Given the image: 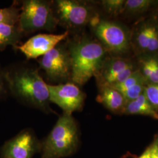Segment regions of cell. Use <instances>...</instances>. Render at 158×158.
I'll return each mask as SVG.
<instances>
[{"label": "cell", "mask_w": 158, "mask_h": 158, "mask_svg": "<svg viewBox=\"0 0 158 158\" xmlns=\"http://www.w3.org/2000/svg\"><path fill=\"white\" fill-rule=\"evenodd\" d=\"M4 73L8 93L17 100L44 113H53L47 83L37 69L12 64L4 69Z\"/></svg>", "instance_id": "cell-1"}, {"label": "cell", "mask_w": 158, "mask_h": 158, "mask_svg": "<svg viewBox=\"0 0 158 158\" xmlns=\"http://www.w3.org/2000/svg\"><path fill=\"white\" fill-rule=\"evenodd\" d=\"M66 42L72 59L71 81L83 85L102 69L106 49L100 42L87 38L73 37Z\"/></svg>", "instance_id": "cell-2"}, {"label": "cell", "mask_w": 158, "mask_h": 158, "mask_svg": "<svg viewBox=\"0 0 158 158\" xmlns=\"http://www.w3.org/2000/svg\"><path fill=\"white\" fill-rule=\"evenodd\" d=\"M79 143V128L75 119L72 114L63 113L41 142V158L68 157L76 151Z\"/></svg>", "instance_id": "cell-3"}, {"label": "cell", "mask_w": 158, "mask_h": 158, "mask_svg": "<svg viewBox=\"0 0 158 158\" xmlns=\"http://www.w3.org/2000/svg\"><path fill=\"white\" fill-rule=\"evenodd\" d=\"M17 25L23 35L39 31H55L59 25L52 1L42 0L23 1Z\"/></svg>", "instance_id": "cell-4"}, {"label": "cell", "mask_w": 158, "mask_h": 158, "mask_svg": "<svg viewBox=\"0 0 158 158\" xmlns=\"http://www.w3.org/2000/svg\"><path fill=\"white\" fill-rule=\"evenodd\" d=\"M38 62L49 81L58 84L71 81L72 64L66 40L40 57Z\"/></svg>", "instance_id": "cell-5"}, {"label": "cell", "mask_w": 158, "mask_h": 158, "mask_svg": "<svg viewBox=\"0 0 158 158\" xmlns=\"http://www.w3.org/2000/svg\"><path fill=\"white\" fill-rule=\"evenodd\" d=\"M52 4L58 25L66 29L69 34L82 28L94 17L90 8L82 1L56 0Z\"/></svg>", "instance_id": "cell-6"}, {"label": "cell", "mask_w": 158, "mask_h": 158, "mask_svg": "<svg viewBox=\"0 0 158 158\" xmlns=\"http://www.w3.org/2000/svg\"><path fill=\"white\" fill-rule=\"evenodd\" d=\"M49 100L60 108L63 113L72 114L83 108L85 96L78 85L72 81L64 83L47 84Z\"/></svg>", "instance_id": "cell-7"}, {"label": "cell", "mask_w": 158, "mask_h": 158, "mask_svg": "<svg viewBox=\"0 0 158 158\" xmlns=\"http://www.w3.org/2000/svg\"><path fill=\"white\" fill-rule=\"evenodd\" d=\"M90 23L100 43L106 49L121 53L127 49V36L119 25L110 21L100 19L96 16L92 18Z\"/></svg>", "instance_id": "cell-8"}, {"label": "cell", "mask_w": 158, "mask_h": 158, "mask_svg": "<svg viewBox=\"0 0 158 158\" xmlns=\"http://www.w3.org/2000/svg\"><path fill=\"white\" fill-rule=\"evenodd\" d=\"M40 147L33 131L25 129L3 145L1 158H32L40 151Z\"/></svg>", "instance_id": "cell-9"}, {"label": "cell", "mask_w": 158, "mask_h": 158, "mask_svg": "<svg viewBox=\"0 0 158 158\" xmlns=\"http://www.w3.org/2000/svg\"><path fill=\"white\" fill-rule=\"evenodd\" d=\"M69 35L67 31L60 34H38L22 45H18L14 48L20 51L28 59H36L44 56L59 44L67 40Z\"/></svg>", "instance_id": "cell-10"}, {"label": "cell", "mask_w": 158, "mask_h": 158, "mask_svg": "<svg viewBox=\"0 0 158 158\" xmlns=\"http://www.w3.org/2000/svg\"><path fill=\"white\" fill-rule=\"evenodd\" d=\"M134 72L132 64L122 59L105 61L96 77L99 85L113 86L123 82Z\"/></svg>", "instance_id": "cell-11"}, {"label": "cell", "mask_w": 158, "mask_h": 158, "mask_svg": "<svg viewBox=\"0 0 158 158\" xmlns=\"http://www.w3.org/2000/svg\"><path fill=\"white\" fill-rule=\"evenodd\" d=\"M97 100L110 111L117 113L124 108V98L121 93L109 85H100V92Z\"/></svg>", "instance_id": "cell-12"}, {"label": "cell", "mask_w": 158, "mask_h": 158, "mask_svg": "<svg viewBox=\"0 0 158 158\" xmlns=\"http://www.w3.org/2000/svg\"><path fill=\"white\" fill-rule=\"evenodd\" d=\"M125 111L126 113L128 114L147 115L153 118L158 119L157 110L147 100L143 93L135 100L128 102Z\"/></svg>", "instance_id": "cell-13"}, {"label": "cell", "mask_w": 158, "mask_h": 158, "mask_svg": "<svg viewBox=\"0 0 158 158\" xmlns=\"http://www.w3.org/2000/svg\"><path fill=\"white\" fill-rule=\"evenodd\" d=\"M23 35L18 25L0 23V51H4L10 46L14 48L18 45Z\"/></svg>", "instance_id": "cell-14"}, {"label": "cell", "mask_w": 158, "mask_h": 158, "mask_svg": "<svg viewBox=\"0 0 158 158\" xmlns=\"http://www.w3.org/2000/svg\"><path fill=\"white\" fill-rule=\"evenodd\" d=\"M143 76L153 84H158V60L149 59L142 63Z\"/></svg>", "instance_id": "cell-15"}, {"label": "cell", "mask_w": 158, "mask_h": 158, "mask_svg": "<svg viewBox=\"0 0 158 158\" xmlns=\"http://www.w3.org/2000/svg\"><path fill=\"white\" fill-rule=\"evenodd\" d=\"M20 14V8L15 6L0 8V23L17 25Z\"/></svg>", "instance_id": "cell-16"}, {"label": "cell", "mask_w": 158, "mask_h": 158, "mask_svg": "<svg viewBox=\"0 0 158 158\" xmlns=\"http://www.w3.org/2000/svg\"><path fill=\"white\" fill-rule=\"evenodd\" d=\"M143 81H145V77L143 74L139 71H135L123 82L111 87L117 90L122 94L132 86Z\"/></svg>", "instance_id": "cell-17"}, {"label": "cell", "mask_w": 158, "mask_h": 158, "mask_svg": "<svg viewBox=\"0 0 158 158\" xmlns=\"http://www.w3.org/2000/svg\"><path fill=\"white\" fill-rule=\"evenodd\" d=\"M153 2L151 0H128L125 1V8L128 11L138 13L146 11Z\"/></svg>", "instance_id": "cell-18"}, {"label": "cell", "mask_w": 158, "mask_h": 158, "mask_svg": "<svg viewBox=\"0 0 158 158\" xmlns=\"http://www.w3.org/2000/svg\"><path fill=\"white\" fill-rule=\"evenodd\" d=\"M124 0H104L102 4L104 10L111 15H117L125 8Z\"/></svg>", "instance_id": "cell-19"}, {"label": "cell", "mask_w": 158, "mask_h": 158, "mask_svg": "<svg viewBox=\"0 0 158 158\" xmlns=\"http://www.w3.org/2000/svg\"><path fill=\"white\" fill-rule=\"evenodd\" d=\"M144 95L156 110H158V84H152L144 89Z\"/></svg>", "instance_id": "cell-20"}, {"label": "cell", "mask_w": 158, "mask_h": 158, "mask_svg": "<svg viewBox=\"0 0 158 158\" xmlns=\"http://www.w3.org/2000/svg\"><path fill=\"white\" fill-rule=\"evenodd\" d=\"M151 26H147L142 29L137 36V42L142 49L148 50L150 40Z\"/></svg>", "instance_id": "cell-21"}, {"label": "cell", "mask_w": 158, "mask_h": 158, "mask_svg": "<svg viewBox=\"0 0 158 158\" xmlns=\"http://www.w3.org/2000/svg\"><path fill=\"white\" fill-rule=\"evenodd\" d=\"M158 50V31L156 28L151 26L150 40L147 51L155 52Z\"/></svg>", "instance_id": "cell-22"}, {"label": "cell", "mask_w": 158, "mask_h": 158, "mask_svg": "<svg viewBox=\"0 0 158 158\" xmlns=\"http://www.w3.org/2000/svg\"><path fill=\"white\" fill-rule=\"evenodd\" d=\"M8 94V90L4 73V69L0 68V100L4 98Z\"/></svg>", "instance_id": "cell-23"}, {"label": "cell", "mask_w": 158, "mask_h": 158, "mask_svg": "<svg viewBox=\"0 0 158 158\" xmlns=\"http://www.w3.org/2000/svg\"><path fill=\"white\" fill-rule=\"evenodd\" d=\"M151 158H158V145L155 143L151 147Z\"/></svg>", "instance_id": "cell-24"}, {"label": "cell", "mask_w": 158, "mask_h": 158, "mask_svg": "<svg viewBox=\"0 0 158 158\" xmlns=\"http://www.w3.org/2000/svg\"><path fill=\"white\" fill-rule=\"evenodd\" d=\"M151 147H148L138 158H151Z\"/></svg>", "instance_id": "cell-25"}]
</instances>
